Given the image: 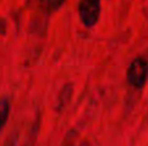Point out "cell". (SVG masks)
<instances>
[{
  "mask_svg": "<svg viewBox=\"0 0 148 146\" xmlns=\"http://www.w3.org/2000/svg\"><path fill=\"white\" fill-rule=\"evenodd\" d=\"M127 83L135 89H142L148 80V61L144 57H136L131 61L126 72Z\"/></svg>",
  "mask_w": 148,
  "mask_h": 146,
  "instance_id": "cell-1",
  "label": "cell"
},
{
  "mask_svg": "<svg viewBox=\"0 0 148 146\" xmlns=\"http://www.w3.org/2000/svg\"><path fill=\"white\" fill-rule=\"evenodd\" d=\"M78 13L84 27H94L100 17V0H82Z\"/></svg>",
  "mask_w": 148,
  "mask_h": 146,
  "instance_id": "cell-2",
  "label": "cell"
},
{
  "mask_svg": "<svg viewBox=\"0 0 148 146\" xmlns=\"http://www.w3.org/2000/svg\"><path fill=\"white\" fill-rule=\"evenodd\" d=\"M34 136H35V129L26 135H22L21 132H16L12 136V139L9 140L7 146H30Z\"/></svg>",
  "mask_w": 148,
  "mask_h": 146,
  "instance_id": "cell-3",
  "label": "cell"
},
{
  "mask_svg": "<svg viewBox=\"0 0 148 146\" xmlns=\"http://www.w3.org/2000/svg\"><path fill=\"white\" fill-rule=\"evenodd\" d=\"M9 113H10V100L7 96L0 97V132L5 127L8 119H9Z\"/></svg>",
  "mask_w": 148,
  "mask_h": 146,
  "instance_id": "cell-4",
  "label": "cell"
},
{
  "mask_svg": "<svg viewBox=\"0 0 148 146\" xmlns=\"http://www.w3.org/2000/svg\"><path fill=\"white\" fill-rule=\"evenodd\" d=\"M64 3L65 0H39V4L47 12H55V10L60 9L64 5Z\"/></svg>",
  "mask_w": 148,
  "mask_h": 146,
  "instance_id": "cell-5",
  "label": "cell"
},
{
  "mask_svg": "<svg viewBox=\"0 0 148 146\" xmlns=\"http://www.w3.org/2000/svg\"><path fill=\"white\" fill-rule=\"evenodd\" d=\"M66 146H70V145H66Z\"/></svg>",
  "mask_w": 148,
  "mask_h": 146,
  "instance_id": "cell-6",
  "label": "cell"
}]
</instances>
